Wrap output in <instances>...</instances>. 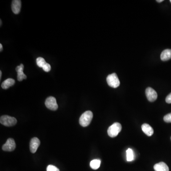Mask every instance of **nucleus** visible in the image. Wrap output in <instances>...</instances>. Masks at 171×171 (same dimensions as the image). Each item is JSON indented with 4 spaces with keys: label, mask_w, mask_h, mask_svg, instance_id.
<instances>
[{
    "label": "nucleus",
    "mask_w": 171,
    "mask_h": 171,
    "mask_svg": "<svg viewBox=\"0 0 171 171\" xmlns=\"http://www.w3.org/2000/svg\"><path fill=\"white\" fill-rule=\"evenodd\" d=\"M93 117V113L91 111L85 112L79 118V124L83 127L88 126L90 124Z\"/></svg>",
    "instance_id": "f257e3e1"
},
{
    "label": "nucleus",
    "mask_w": 171,
    "mask_h": 171,
    "mask_svg": "<svg viewBox=\"0 0 171 171\" xmlns=\"http://www.w3.org/2000/svg\"><path fill=\"white\" fill-rule=\"evenodd\" d=\"M122 129L121 125L119 123L116 122L109 127L108 130V133L111 137H115L118 135Z\"/></svg>",
    "instance_id": "f03ea898"
},
{
    "label": "nucleus",
    "mask_w": 171,
    "mask_h": 171,
    "mask_svg": "<svg viewBox=\"0 0 171 171\" xmlns=\"http://www.w3.org/2000/svg\"><path fill=\"white\" fill-rule=\"evenodd\" d=\"M0 122L1 124L3 125L4 126H13L15 125L17 123V119L14 117L4 115L2 116L0 118Z\"/></svg>",
    "instance_id": "7ed1b4c3"
},
{
    "label": "nucleus",
    "mask_w": 171,
    "mask_h": 171,
    "mask_svg": "<svg viewBox=\"0 0 171 171\" xmlns=\"http://www.w3.org/2000/svg\"><path fill=\"white\" fill-rule=\"evenodd\" d=\"M106 82L109 86L113 88H117L120 85V81L116 73L110 74L106 78Z\"/></svg>",
    "instance_id": "20e7f679"
},
{
    "label": "nucleus",
    "mask_w": 171,
    "mask_h": 171,
    "mask_svg": "<svg viewBox=\"0 0 171 171\" xmlns=\"http://www.w3.org/2000/svg\"><path fill=\"white\" fill-rule=\"evenodd\" d=\"M46 107L51 110L55 111L58 108V105L57 103L56 99L53 97H50L46 99L45 102Z\"/></svg>",
    "instance_id": "39448f33"
},
{
    "label": "nucleus",
    "mask_w": 171,
    "mask_h": 171,
    "mask_svg": "<svg viewBox=\"0 0 171 171\" xmlns=\"http://www.w3.org/2000/svg\"><path fill=\"white\" fill-rule=\"evenodd\" d=\"M15 142L14 139L9 138L3 145L2 149L4 151L12 152L15 149Z\"/></svg>",
    "instance_id": "423d86ee"
},
{
    "label": "nucleus",
    "mask_w": 171,
    "mask_h": 171,
    "mask_svg": "<svg viewBox=\"0 0 171 171\" xmlns=\"http://www.w3.org/2000/svg\"><path fill=\"white\" fill-rule=\"evenodd\" d=\"M145 94L148 101L154 102L157 98V94L156 90L150 87H148L145 90Z\"/></svg>",
    "instance_id": "0eeeda50"
},
{
    "label": "nucleus",
    "mask_w": 171,
    "mask_h": 171,
    "mask_svg": "<svg viewBox=\"0 0 171 171\" xmlns=\"http://www.w3.org/2000/svg\"><path fill=\"white\" fill-rule=\"evenodd\" d=\"M40 144L41 142L38 138L34 137L31 139L30 143V149L31 153H35L40 146Z\"/></svg>",
    "instance_id": "6e6552de"
},
{
    "label": "nucleus",
    "mask_w": 171,
    "mask_h": 171,
    "mask_svg": "<svg viewBox=\"0 0 171 171\" xmlns=\"http://www.w3.org/2000/svg\"><path fill=\"white\" fill-rule=\"evenodd\" d=\"M23 69L24 65L22 64H21L20 66H17L16 68V70L17 72V78L19 82L23 81V79L27 78L26 75L23 73Z\"/></svg>",
    "instance_id": "1a4fd4ad"
},
{
    "label": "nucleus",
    "mask_w": 171,
    "mask_h": 171,
    "mask_svg": "<svg viewBox=\"0 0 171 171\" xmlns=\"http://www.w3.org/2000/svg\"><path fill=\"white\" fill-rule=\"evenodd\" d=\"M21 1L20 0H14L12 2V11L15 14H19L21 9Z\"/></svg>",
    "instance_id": "9d476101"
},
{
    "label": "nucleus",
    "mask_w": 171,
    "mask_h": 171,
    "mask_svg": "<svg viewBox=\"0 0 171 171\" xmlns=\"http://www.w3.org/2000/svg\"><path fill=\"white\" fill-rule=\"evenodd\" d=\"M153 168L155 171H169L167 165L163 162L156 164L153 166Z\"/></svg>",
    "instance_id": "9b49d317"
},
{
    "label": "nucleus",
    "mask_w": 171,
    "mask_h": 171,
    "mask_svg": "<svg viewBox=\"0 0 171 171\" xmlns=\"http://www.w3.org/2000/svg\"><path fill=\"white\" fill-rule=\"evenodd\" d=\"M142 129L144 133L148 137H151L152 136L154 132L152 127L148 124H144L142 125Z\"/></svg>",
    "instance_id": "f8f14e48"
},
{
    "label": "nucleus",
    "mask_w": 171,
    "mask_h": 171,
    "mask_svg": "<svg viewBox=\"0 0 171 171\" xmlns=\"http://www.w3.org/2000/svg\"><path fill=\"white\" fill-rule=\"evenodd\" d=\"M15 81L13 78H8L4 81L2 84V88L4 89H7L10 87H12L15 84Z\"/></svg>",
    "instance_id": "ddd939ff"
},
{
    "label": "nucleus",
    "mask_w": 171,
    "mask_h": 171,
    "mask_svg": "<svg viewBox=\"0 0 171 171\" xmlns=\"http://www.w3.org/2000/svg\"><path fill=\"white\" fill-rule=\"evenodd\" d=\"M161 59L163 61H167L171 58V50L166 49L161 53Z\"/></svg>",
    "instance_id": "4468645a"
},
{
    "label": "nucleus",
    "mask_w": 171,
    "mask_h": 171,
    "mask_svg": "<svg viewBox=\"0 0 171 171\" xmlns=\"http://www.w3.org/2000/svg\"><path fill=\"white\" fill-rule=\"evenodd\" d=\"M101 164V161L99 159H94L91 161L90 166L93 170H97L99 168Z\"/></svg>",
    "instance_id": "2eb2a0df"
},
{
    "label": "nucleus",
    "mask_w": 171,
    "mask_h": 171,
    "mask_svg": "<svg viewBox=\"0 0 171 171\" xmlns=\"http://www.w3.org/2000/svg\"><path fill=\"white\" fill-rule=\"evenodd\" d=\"M126 157L128 162H131L133 160V152L130 148H128L126 151Z\"/></svg>",
    "instance_id": "dca6fc26"
},
{
    "label": "nucleus",
    "mask_w": 171,
    "mask_h": 171,
    "mask_svg": "<svg viewBox=\"0 0 171 171\" xmlns=\"http://www.w3.org/2000/svg\"><path fill=\"white\" fill-rule=\"evenodd\" d=\"M37 64L38 65V67L40 68H43L46 64V61L44 60V58L42 57H39L37 58L36 60Z\"/></svg>",
    "instance_id": "f3484780"
},
{
    "label": "nucleus",
    "mask_w": 171,
    "mask_h": 171,
    "mask_svg": "<svg viewBox=\"0 0 171 171\" xmlns=\"http://www.w3.org/2000/svg\"><path fill=\"white\" fill-rule=\"evenodd\" d=\"M47 171H60V170L53 165H49L47 167Z\"/></svg>",
    "instance_id": "a211bd4d"
},
{
    "label": "nucleus",
    "mask_w": 171,
    "mask_h": 171,
    "mask_svg": "<svg viewBox=\"0 0 171 171\" xmlns=\"http://www.w3.org/2000/svg\"><path fill=\"white\" fill-rule=\"evenodd\" d=\"M164 120L166 123H171V113L165 115L164 117Z\"/></svg>",
    "instance_id": "6ab92c4d"
},
{
    "label": "nucleus",
    "mask_w": 171,
    "mask_h": 171,
    "mask_svg": "<svg viewBox=\"0 0 171 171\" xmlns=\"http://www.w3.org/2000/svg\"><path fill=\"white\" fill-rule=\"evenodd\" d=\"M42 69L45 72H49L51 70V66L50 64L46 63V64L43 67Z\"/></svg>",
    "instance_id": "aec40b11"
},
{
    "label": "nucleus",
    "mask_w": 171,
    "mask_h": 171,
    "mask_svg": "<svg viewBox=\"0 0 171 171\" xmlns=\"http://www.w3.org/2000/svg\"><path fill=\"white\" fill-rule=\"evenodd\" d=\"M165 101H166V102L167 103H171V93H170V94L166 97V98H165Z\"/></svg>",
    "instance_id": "412c9836"
},
{
    "label": "nucleus",
    "mask_w": 171,
    "mask_h": 171,
    "mask_svg": "<svg viewBox=\"0 0 171 171\" xmlns=\"http://www.w3.org/2000/svg\"><path fill=\"white\" fill-rule=\"evenodd\" d=\"M2 49H3V48H2V44H0V50H1V51H2Z\"/></svg>",
    "instance_id": "4be33fe9"
},
{
    "label": "nucleus",
    "mask_w": 171,
    "mask_h": 171,
    "mask_svg": "<svg viewBox=\"0 0 171 171\" xmlns=\"http://www.w3.org/2000/svg\"><path fill=\"white\" fill-rule=\"evenodd\" d=\"M164 1V0H157V2H161Z\"/></svg>",
    "instance_id": "5701e85b"
},
{
    "label": "nucleus",
    "mask_w": 171,
    "mask_h": 171,
    "mask_svg": "<svg viewBox=\"0 0 171 171\" xmlns=\"http://www.w3.org/2000/svg\"><path fill=\"white\" fill-rule=\"evenodd\" d=\"M2 75V72L1 71H0V79H1Z\"/></svg>",
    "instance_id": "b1692460"
},
{
    "label": "nucleus",
    "mask_w": 171,
    "mask_h": 171,
    "mask_svg": "<svg viewBox=\"0 0 171 171\" xmlns=\"http://www.w3.org/2000/svg\"><path fill=\"white\" fill-rule=\"evenodd\" d=\"M2 25V21L1 20V25Z\"/></svg>",
    "instance_id": "393cba45"
},
{
    "label": "nucleus",
    "mask_w": 171,
    "mask_h": 171,
    "mask_svg": "<svg viewBox=\"0 0 171 171\" xmlns=\"http://www.w3.org/2000/svg\"><path fill=\"white\" fill-rule=\"evenodd\" d=\"M170 2H171V0H170Z\"/></svg>",
    "instance_id": "a878e982"
},
{
    "label": "nucleus",
    "mask_w": 171,
    "mask_h": 171,
    "mask_svg": "<svg viewBox=\"0 0 171 171\" xmlns=\"http://www.w3.org/2000/svg\"></svg>",
    "instance_id": "bb28decb"
}]
</instances>
